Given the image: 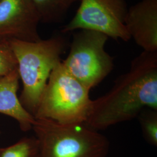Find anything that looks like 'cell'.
Here are the masks:
<instances>
[{
	"label": "cell",
	"instance_id": "cell-1",
	"mask_svg": "<svg viewBox=\"0 0 157 157\" xmlns=\"http://www.w3.org/2000/svg\"><path fill=\"white\" fill-rule=\"evenodd\" d=\"M146 108L157 110V51H143L108 93L93 100L86 124L106 129L133 119Z\"/></svg>",
	"mask_w": 157,
	"mask_h": 157
},
{
	"label": "cell",
	"instance_id": "cell-2",
	"mask_svg": "<svg viewBox=\"0 0 157 157\" xmlns=\"http://www.w3.org/2000/svg\"><path fill=\"white\" fill-rule=\"evenodd\" d=\"M65 34H57L36 42L12 40L8 42L16 58L17 71L22 82L19 100L34 117L53 69L62 60L68 46Z\"/></svg>",
	"mask_w": 157,
	"mask_h": 157
},
{
	"label": "cell",
	"instance_id": "cell-3",
	"mask_svg": "<svg viewBox=\"0 0 157 157\" xmlns=\"http://www.w3.org/2000/svg\"><path fill=\"white\" fill-rule=\"evenodd\" d=\"M32 130L39 142V157H107L109 150L107 137L86 124L36 119Z\"/></svg>",
	"mask_w": 157,
	"mask_h": 157
},
{
	"label": "cell",
	"instance_id": "cell-4",
	"mask_svg": "<svg viewBox=\"0 0 157 157\" xmlns=\"http://www.w3.org/2000/svg\"><path fill=\"white\" fill-rule=\"evenodd\" d=\"M90 91L61 61L51 73L34 118L62 124H86L93 103Z\"/></svg>",
	"mask_w": 157,
	"mask_h": 157
},
{
	"label": "cell",
	"instance_id": "cell-5",
	"mask_svg": "<svg viewBox=\"0 0 157 157\" xmlns=\"http://www.w3.org/2000/svg\"><path fill=\"white\" fill-rule=\"evenodd\" d=\"M72 33L70 50L63 67L90 90L108 76L114 67L113 57L105 50L109 39L95 31L78 30Z\"/></svg>",
	"mask_w": 157,
	"mask_h": 157
},
{
	"label": "cell",
	"instance_id": "cell-6",
	"mask_svg": "<svg viewBox=\"0 0 157 157\" xmlns=\"http://www.w3.org/2000/svg\"><path fill=\"white\" fill-rule=\"evenodd\" d=\"M78 10L61 30L63 34L78 30L95 31L108 38L126 42L131 39L124 25L126 0H80Z\"/></svg>",
	"mask_w": 157,
	"mask_h": 157
},
{
	"label": "cell",
	"instance_id": "cell-7",
	"mask_svg": "<svg viewBox=\"0 0 157 157\" xmlns=\"http://www.w3.org/2000/svg\"><path fill=\"white\" fill-rule=\"evenodd\" d=\"M40 22L32 0H1L0 44L12 40L39 41L41 40L38 30Z\"/></svg>",
	"mask_w": 157,
	"mask_h": 157
},
{
	"label": "cell",
	"instance_id": "cell-8",
	"mask_svg": "<svg viewBox=\"0 0 157 157\" xmlns=\"http://www.w3.org/2000/svg\"><path fill=\"white\" fill-rule=\"evenodd\" d=\"M124 25L143 51H157V0H141L129 7Z\"/></svg>",
	"mask_w": 157,
	"mask_h": 157
},
{
	"label": "cell",
	"instance_id": "cell-9",
	"mask_svg": "<svg viewBox=\"0 0 157 157\" xmlns=\"http://www.w3.org/2000/svg\"><path fill=\"white\" fill-rule=\"evenodd\" d=\"M19 80L17 68L0 77V113L15 119L21 130L26 132L32 130L36 119L23 107L17 96Z\"/></svg>",
	"mask_w": 157,
	"mask_h": 157
},
{
	"label": "cell",
	"instance_id": "cell-10",
	"mask_svg": "<svg viewBox=\"0 0 157 157\" xmlns=\"http://www.w3.org/2000/svg\"><path fill=\"white\" fill-rule=\"evenodd\" d=\"M41 22H61L73 4L80 0H32Z\"/></svg>",
	"mask_w": 157,
	"mask_h": 157
},
{
	"label": "cell",
	"instance_id": "cell-11",
	"mask_svg": "<svg viewBox=\"0 0 157 157\" xmlns=\"http://www.w3.org/2000/svg\"><path fill=\"white\" fill-rule=\"evenodd\" d=\"M39 142L35 136L25 137L11 146L0 148V157H39Z\"/></svg>",
	"mask_w": 157,
	"mask_h": 157
},
{
	"label": "cell",
	"instance_id": "cell-12",
	"mask_svg": "<svg viewBox=\"0 0 157 157\" xmlns=\"http://www.w3.org/2000/svg\"><path fill=\"white\" fill-rule=\"evenodd\" d=\"M137 118L145 140L150 145L157 146V110L146 108Z\"/></svg>",
	"mask_w": 157,
	"mask_h": 157
},
{
	"label": "cell",
	"instance_id": "cell-13",
	"mask_svg": "<svg viewBox=\"0 0 157 157\" xmlns=\"http://www.w3.org/2000/svg\"><path fill=\"white\" fill-rule=\"evenodd\" d=\"M17 67L16 58L8 43L0 44V77Z\"/></svg>",
	"mask_w": 157,
	"mask_h": 157
},
{
	"label": "cell",
	"instance_id": "cell-14",
	"mask_svg": "<svg viewBox=\"0 0 157 157\" xmlns=\"http://www.w3.org/2000/svg\"><path fill=\"white\" fill-rule=\"evenodd\" d=\"M0 135H1V131H0Z\"/></svg>",
	"mask_w": 157,
	"mask_h": 157
},
{
	"label": "cell",
	"instance_id": "cell-15",
	"mask_svg": "<svg viewBox=\"0 0 157 157\" xmlns=\"http://www.w3.org/2000/svg\"><path fill=\"white\" fill-rule=\"evenodd\" d=\"M1 1V0H0V1Z\"/></svg>",
	"mask_w": 157,
	"mask_h": 157
}]
</instances>
